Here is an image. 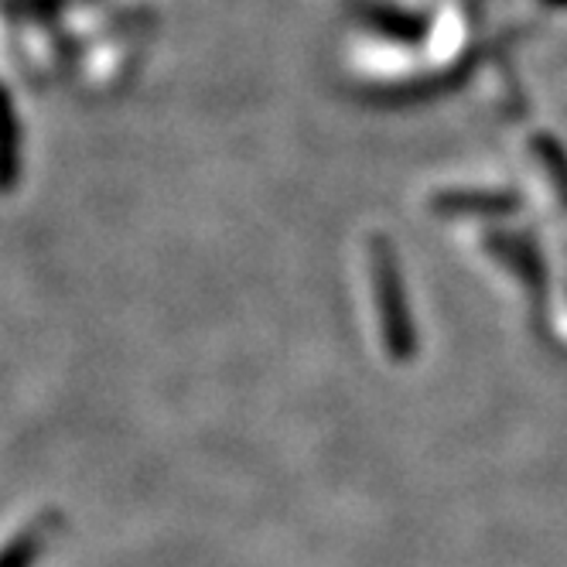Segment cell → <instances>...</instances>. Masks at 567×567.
<instances>
[{"label":"cell","mask_w":567,"mask_h":567,"mask_svg":"<svg viewBox=\"0 0 567 567\" xmlns=\"http://www.w3.org/2000/svg\"><path fill=\"white\" fill-rule=\"evenodd\" d=\"M21 178V127L11 93L0 86V192L14 188Z\"/></svg>","instance_id":"1"},{"label":"cell","mask_w":567,"mask_h":567,"mask_svg":"<svg viewBox=\"0 0 567 567\" xmlns=\"http://www.w3.org/2000/svg\"><path fill=\"white\" fill-rule=\"evenodd\" d=\"M59 530V519L45 516V519H34L21 537H14L4 550H0V567H31L38 560V554L45 550L49 537Z\"/></svg>","instance_id":"2"}]
</instances>
